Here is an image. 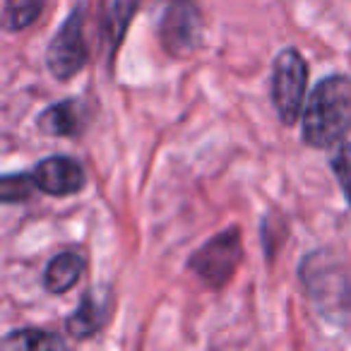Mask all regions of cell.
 Returning a JSON list of instances; mask_svg holds the SVG:
<instances>
[{
    "mask_svg": "<svg viewBox=\"0 0 351 351\" xmlns=\"http://www.w3.org/2000/svg\"><path fill=\"white\" fill-rule=\"evenodd\" d=\"M351 130V77L332 75L315 84L303 111V140L311 147H332Z\"/></svg>",
    "mask_w": 351,
    "mask_h": 351,
    "instance_id": "obj_1",
    "label": "cell"
},
{
    "mask_svg": "<svg viewBox=\"0 0 351 351\" xmlns=\"http://www.w3.org/2000/svg\"><path fill=\"white\" fill-rule=\"evenodd\" d=\"M301 282L315 311L332 325H344L351 313V282L344 265L325 250H315L301 263Z\"/></svg>",
    "mask_w": 351,
    "mask_h": 351,
    "instance_id": "obj_2",
    "label": "cell"
},
{
    "mask_svg": "<svg viewBox=\"0 0 351 351\" xmlns=\"http://www.w3.org/2000/svg\"><path fill=\"white\" fill-rule=\"evenodd\" d=\"M243 258V245H241V231L226 229L212 241H207L200 250L193 253L188 260V267L200 282L212 289H221L231 282Z\"/></svg>",
    "mask_w": 351,
    "mask_h": 351,
    "instance_id": "obj_3",
    "label": "cell"
},
{
    "mask_svg": "<svg viewBox=\"0 0 351 351\" xmlns=\"http://www.w3.org/2000/svg\"><path fill=\"white\" fill-rule=\"evenodd\" d=\"M308 65L296 49H284L272 65V101L284 125H293L306 99Z\"/></svg>",
    "mask_w": 351,
    "mask_h": 351,
    "instance_id": "obj_4",
    "label": "cell"
},
{
    "mask_svg": "<svg viewBox=\"0 0 351 351\" xmlns=\"http://www.w3.org/2000/svg\"><path fill=\"white\" fill-rule=\"evenodd\" d=\"M89 49L84 41V5H77L68 15L46 49V65L60 82L75 77L87 65Z\"/></svg>",
    "mask_w": 351,
    "mask_h": 351,
    "instance_id": "obj_5",
    "label": "cell"
},
{
    "mask_svg": "<svg viewBox=\"0 0 351 351\" xmlns=\"http://www.w3.org/2000/svg\"><path fill=\"white\" fill-rule=\"evenodd\" d=\"M161 46L173 58H188L202 41V15L195 0H169L159 20Z\"/></svg>",
    "mask_w": 351,
    "mask_h": 351,
    "instance_id": "obj_6",
    "label": "cell"
},
{
    "mask_svg": "<svg viewBox=\"0 0 351 351\" xmlns=\"http://www.w3.org/2000/svg\"><path fill=\"white\" fill-rule=\"evenodd\" d=\"M32 181L46 195L65 197L84 188V169L73 156H49L32 169Z\"/></svg>",
    "mask_w": 351,
    "mask_h": 351,
    "instance_id": "obj_7",
    "label": "cell"
},
{
    "mask_svg": "<svg viewBox=\"0 0 351 351\" xmlns=\"http://www.w3.org/2000/svg\"><path fill=\"white\" fill-rule=\"evenodd\" d=\"M108 311H111L108 289H89L80 301V306L75 308V313L68 317L65 330L77 341L89 339V337L99 335V330L108 322Z\"/></svg>",
    "mask_w": 351,
    "mask_h": 351,
    "instance_id": "obj_8",
    "label": "cell"
},
{
    "mask_svg": "<svg viewBox=\"0 0 351 351\" xmlns=\"http://www.w3.org/2000/svg\"><path fill=\"white\" fill-rule=\"evenodd\" d=\"M36 128L51 137H77L84 130V106L80 99H65L49 106L39 118Z\"/></svg>",
    "mask_w": 351,
    "mask_h": 351,
    "instance_id": "obj_9",
    "label": "cell"
},
{
    "mask_svg": "<svg viewBox=\"0 0 351 351\" xmlns=\"http://www.w3.org/2000/svg\"><path fill=\"white\" fill-rule=\"evenodd\" d=\"M99 22H101V36L108 46V56L121 46L123 36H125L128 27H130L132 17L137 12L140 0H99Z\"/></svg>",
    "mask_w": 351,
    "mask_h": 351,
    "instance_id": "obj_10",
    "label": "cell"
},
{
    "mask_svg": "<svg viewBox=\"0 0 351 351\" xmlns=\"http://www.w3.org/2000/svg\"><path fill=\"white\" fill-rule=\"evenodd\" d=\"M84 272V255L75 250L58 253L49 263L44 272V287L49 293H65L77 284V279Z\"/></svg>",
    "mask_w": 351,
    "mask_h": 351,
    "instance_id": "obj_11",
    "label": "cell"
},
{
    "mask_svg": "<svg viewBox=\"0 0 351 351\" xmlns=\"http://www.w3.org/2000/svg\"><path fill=\"white\" fill-rule=\"evenodd\" d=\"M3 349H65V341L56 332L49 330H15L0 341Z\"/></svg>",
    "mask_w": 351,
    "mask_h": 351,
    "instance_id": "obj_12",
    "label": "cell"
},
{
    "mask_svg": "<svg viewBox=\"0 0 351 351\" xmlns=\"http://www.w3.org/2000/svg\"><path fill=\"white\" fill-rule=\"evenodd\" d=\"M46 8V0H5L3 25L8 32H20L32 27L41 17Z\"/></svg>",
    "mask_w": 351,
    "mask_h": 351,
    "instance_id": "obj_13",
    "label": "cell"
},
{
    "mask_svg": "<svg viewBox=\"0 0 351 351\" xmlns=\"http://www.w3.org/2000/svg\"><path fill=\"white\" fill-rule=\"evenodd\" d=\"M32 188L34 186V181H32V176H5L3 178V183H0V197H3V202H20V200H27L32 193Z\"/></svg>",
    "mask_w": 351,
    "mask_h": 351,
    "instance_id": "obj_14",
    "label": "cell"
},
{
    "mask_svg": "<svg viewBox=\"0 0 351 351\" xmlns=\"http://www.w3.org/2000/svg\"><path fill=\"white\" fill-rule=\"evenodd\" d=\"M330 164L337 176V181H339L341 191H344L346 202L351 205V145H341L339 149L332 154Z\"/></svg>",
    "mask_w": 351,
    "mask_h": 351,
    "instance_id": "obj_15",
    "label": "cell"
}]
</instances>
